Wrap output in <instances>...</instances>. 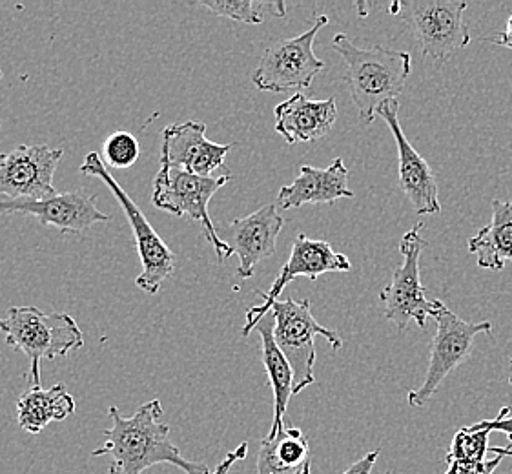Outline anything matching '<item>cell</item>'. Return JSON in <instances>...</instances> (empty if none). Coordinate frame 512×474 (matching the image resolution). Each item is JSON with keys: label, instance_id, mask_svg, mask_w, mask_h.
Instances as JSON below:
<instances>
[{"label": "cell", "instance_id": "cell-1", "mask_svg": "<svg viewBox=\"0 0 512 474\" xmlns=\"http://www.w3.org/2000/svg\"><path fill=\"white\" fill-rule=\"evenodd\" d=\"M112 427L104 431V444L92 456L110 458L108 473L141 474L159 464H170L186 474H212L203 462H190L170 440V427L161 422L163 403H143L132 418H124L117 407H110Z\"/></svg>", "mask_w": 512, "mask_h": 474}, {"label": "cell", "instance_id": "cell-2", "mask_svg": "<svg viewBox=\"0 0 512 474\" xmlns=\"http://www.w3.org/2000/svg\"><path fill=\"white\" fill-rule=\"evenodd\" d=\"M332 46L347 64L343 81L349 86L359 119L365 124L374 123L379 108L398 101L405 90L412 70L410 53L385 46L359 48L345 33L334 35Z\"/></svg>", "mask_w": 512, "mask_h": 474}, {"label": "cell", "instance_id": "cell-3", "mask_svg": "<svg viewBox=\"0 0 512 474\" xmlns=\"http://www.w3.org/2000/svg\"><path fill=\"white\" fill-rule=\"evenodd\" d=\"M0 332L6 343L30 360L33 389H41V361L57 360L84 347V336L70 314H46L37 307H11L0 318Z\"/></svg>", "mask_w": 512, "mask_h": 474}, {"label": "cell", "instance_id": "cell-4", "mask_svg": "<svg viewBox=\"0 0 512 474\" xmlns=\"http://www.w3.org/2000/svg\"><path fill=\"white\" fill-rule=\"evenodd\" d=\"M232 179V174L201 177L188 174L174 166L161 163L154 181V207L177 217H188L190 221L201 223L208 243L216 250L219 261L234 256V250L219 237L212 217L208 212L210 199Z\"/></svg>", "mask_w": 512, "mask_h": 474}, {"label": "cell", "instance_id": "cell-5", "mask_svg": "<svg viewBox=\"0 0 512 474\" xmlns=\"http://www.w3.org/2000/svg\"><path fill=\"white\" fill-rule=\"evenodd\" d=\"M274 316V340L279 351L285 354L292 372H294V394H299L316 382L314 363H316V347L314 340L321 336L330 343L334 351H341L343 340L336 330L327 329L319 323L308 299L296 301L287 298L277 299L272 307Z\"/></svg>", "mask_w": 512, "mask_h": 474}, {"label": "cell", "instance_id": "cell-6", "mask_svg": "<svg viewBox=\"0 0 512 474\" xmlns=\"http://www.w3.org/2000/svg\"><path fill=\"white\" fill-rule=\"evenodd\" d=\"M81 174L101 179L104 185L110 188L115 199L119 201L130 227L134 230L135 245H137L141 263H143V272L139 274V278L135 279V285L144 290L146 294H157L164 279H168L174 274V252L164 243L163 237L155 232V228L148 223L141 208L135 205L134 199L128 196L123 186L113 179L112 174L104 165L101 155L97 152H90L86 155L84 163L81 165Z\"/></svg>", "mask_w": 512, "mask_h": 474}, {"label": "cell", "instance_id": "cell-7", "mask_svg": "<svg viewBox=\"0 0 512 474\" xmlns=\"http://www.w3.org/2000/svg\"><path fill=\"white\" fill-rule=\"evenodd\" d=\"M327 24V15H318L305 33L268 46L252 75L257 90L272 93L308 90L318 73L325 70V62L314 53V41Z\"/></svg>", "mask_w": 512, "mask_h": 474}, {"label": "cell", "instance_id": "cell-8", "mask_svg": "<svg viewBox=\"0 0 512 474\" xmlns=\"http://www.w3.org/2000/svg\"><path fill=\"white\" fill-rule=\"evenodd\" d=\"M423 223L410 228L400 243L403 263L394 270L390 283L379 294L385 307V318L392 321L403 332L410 323H416L425 329L427 318L434 316L440 307V299L425 296V287L421 283L420 259L427 239L421 236Z\"/></svg>", "mask_w": 512, "mask_h": 474}, {"label": "cell", "instance_id": "cell-9", "mask_svg": "<svg viewBox=\"0 0 512 474\" xmlns=\"http://www.w3.org/2000/svg\"><path fill=\"white\" fill-rule=\"evenodd\" d=\"M465 0H401L400 17L409 26L427 59L447 61L452 53L471 44L463 21Z\"/></svg>", "mask_w": 512, "mask_h": 474}, {"label": "cell", "instance_id": "cell-10", "mask_svg": "<svg viewBox=\"0 0 512 474\" xmlns=\"http://www.w3.org/2000/svg\"><path fill=\"white\" fill-rule=\"evenodd\" d=\"M436 336L431 345V361L425 382L420 389L409 392V405L412 407H425L436 391L440 389L443 380L451 374L463 361L469 360L472 352V343L480 334H491V321L461 320L452 310L445 307L441 301L436 314Z\"/></svg>", "mask_w": 512, "mask_h": 474}, {"label": "cell", "instance_id": "cell-11", "mask_svg": "<svg viewBox=\"0 0 512 474\" xmlns=\"http://www.w3.org/2000/svg\"><path fill=\"white\" fill-rule=\"evenodd\" d=\"M352 268L350 259L345 254L336 252L327 241L310 239L305 234H299L292 243L290 258L287 259L285 267L281 268L274 285L268 292L256 290L257 296L263 298V305H254L246 310V323L243 327V336H248L256 329L257 323L267 316L274 307L281 292L287 289L288 283L297 278H308L316 281L319 276L328 272H349Z\"/></svg>", "mask_w": 512, "mask_h": 474}, {"label": "cell", "instance_id": "cell-12", "mask_svg": "<svg viewBox=\"0 0 512 474\" xmlns=\"http://www.w3.org/2000/svg\"><path fill=\"white\" fill-rule=\"evenodd\" d=\"M62 155V148L46 145H21L0 154V199L37 201L57 194L53 176Z\"/></svg>", "mask_w": 512, "mask_h": 474}, {"label": "cell", "instance_id": "cell-13", "mask_svg": "<svg viewBox=\"0 0 512 474\" xmlns=\"http://www.w3.org/2000/svg\"><path fill=\"white\" fill-rule=\"evenodd\" d=\"M97 197L84 188L75 192L53 194L37 201H6L0 199V214L35 216L42 225L59 228L62 234H82L97 223H110L112 216L97 208Z\"/></svg>", "mask_w": 512, "mask_h": 474}, {"label": "cell", "instance_id": "cell-14", "mask_svg": "<svg viewBox=\"0 0 512 474\" xmlns=\"http://www.w3.org/2000/svg\"><path fill=\"white\" fill-rule=\"evenodd\" d=\"M400 103L383 104L378 110L379 117L389 124L390 132L394 135V141L398 146V159H400V190L407 196L410 205L418 216H432L440 214V190L438 181L432 172L431 165L418 154V150L410 145L409 139L403 134L401 128Z\"/></svg>", "mask_w": 512, "mask_h": 474}, {"label": "cell", "instance_id": "cell-15", "mask_svg": "<svg viewBox=\"0 0 512 474\" xmlns=\"http://www.w3.org/2000/svg\"><path fill=\"white\" fill-rule=\"evenodd\" d=\"M232 146L236 145H219L206 139L205 123L170 124L163 130L161 163L194 176L214 177L217 170L225 172V157Z\"/></svg>", "mask_w": 512, "mask_h": 474}, {"label": "cell", "instance_id": "cell-16", "mask_svg": "<svg viewBox=\"0 0 512 474\" xmlns=\"http://www.w3.org/2000/svg\"><path fill=\"white\" fill-rule=\"evenodd\" d=\"M283 227L285 219L277 214L276 203L230 223V241L226 243L239 256V278H252L257 263L276 254L277 236Z\"/></svg>", "mask_w": 512, "mask_h": 474}, {"label": "cell", "instance_id": "cell-17", "mask_svg": "<svg viewBox=\"0 0 512 474\" xmlns=\"http://www.w3.org/2000/svg\"><path fill=\"white\" fill-rule=\"evenodd\" d=\"M349 188V170L338 157L328 168L303 165L292 185L283 186L277 194L276 207L283 210L305 205H332L338 199H352Z\"/></svg>", "mask_w": 512, "mask_h": 474}, {"label": "cell", "instance_id": "cell-18", "mask_svg": "<svg viewBox=\"0 0 512 474\" xmlns=\"http://www.w3.org/2000/svg\"><path fill=\"white\" fill-rule=\"evenodd\" d=\"M274 115L276 132L287 145L314 143L330 134L338 119V106L334 97L312 101L303 93H294L285 103L277 104Z\"/></svg>", "mask_w": 512, "mask_h": 474}, {"label": "cell", "instance_id": "cell-19", "mask_svg": "<svg viewBox=\"0 0 512 474\" xmlns=\"http://www.w3.org/2000/svg\"><path fill=\"white\" fill-rule=\"evenodd\" d=\"M256 330L261 336V358L267 371L268 382L274 392V420L267 436L268 440H272L285 427L288 402L294 396V372L274 340L272 312H268L267 316L257 323Z\"/></svg>", "mask_w": 512, "mask_h": 474}, {"label": "cell", "instance_id": "cell-20", "mask_svg": "<svg viewBox=\"0 0 512 474\" xmlns=\"http://www.w3.org/2000/svg\"><path fill=\"white\" fill-rule=\"evenodd\" d=\"M310 445L299 427H283L265 438L257 454L256 474H312Z\"/></svg>", "mask_w": 512, "mask_h": 474}, {"label": "cell", "instance_id": "cell-21", "mask_svg": "<svg viewBox=\"0 0 512 474\" xmlns=\"http://www.w3.org/2000/svg\"><path fill=\"white\" fill-rule=\"evenodd\" d=\"M469 252L476 254L478 267L503 270L512 263V199L492 201V217L487 227L469 239Z\"/></svg>", "mask_w": 512, "mask_h": 474}, {"label": "cell", "instance_id": "cell-22", "mask_svg": "<svg viewBox=\"0 0 512 474\" xmlns=\"http://www.w3.org/2000/svg\"><path fill=\"white\" fill-rule=\"evenodd\" d=\"M75 413V400L59 383L52 389H30L17 402V420L26 433L39 434L52 422H62Z\"/></svg>", "mask_w": 512, "mask_h": 474}, {"label": "cell", "instance_id": "cell-23", "mask_svg": "<svg viewBox=\"0 0 512 474\" xmlns=\"http://www.w3.org/2000/svg\"><path fill=\"white\" fill-rule=\"evenodd\" d=\"M489 431H478L472 425L461 427L452 438L447 464L476 465L487 462L489 451Z\"/></svg>", "mask_w": 512, "mask_h": 474}, {"label": "cell", "instance_id": "cell-24", "mask_svg": "<svg viewBox=\"0 0 512 474\" xmlns=\"http://www.w3.org/2000/svg\"><path fill=\"white\" fill-rule=\"evenodd\" d=\"M103 152L106 165L112 168H130L139 159L141 146L135 135L117 130L104 141Z\"/></svg>", "mask_w": 512, "mask_h": 474}, {"label": "cell", "instance_id": "cell-25", "mask_svg": "<svg viewBox=\"0 0 512 474\" xmlns=\"http://www.w3.org/2000/svg\"><path fill=\"white\" fill-rule=\"evenodd\" d=\"M199 4L214 11L219 17H226L232 21L245 22V24L263 22L261 11H257V4L252 0H201Z\"/></svg>", "mask_w": 512, "mask_h": 474}, {"label": "cell", "instance_id": "cell-26", "mask_svg": "<svg viewBox=\"0 0 512 474\" xmlns=\"http://www.w3.org/2000/svg\"><path fill=\"white\" fill-rule=\"evenodd\" d=\"M474 429L478 431H498V433H505L509 436L512 442V416L511 407H503L502 411L494 420H483V422L472 423Z\"/></svg>", "mask_w": 512, "mask_h": 474}, {"label": "cell", "instance_id": "cell-27", "mask_svg": "<svg viewBox=\"0 0 512 474\" xmlns=\"http://www.w3.org/2000/svg\"><path fill=\"white\" fill-rule=\"evenodd\" d=\"M502 464V456L496 454V458L487 460L485 464L463 465L449 464V469L445 474H494L498 465Z\"/></svg>", "mask_w": 512, "mask_h": 474}, {"label": "cell", "instance_id": "cell-28", "mask_svg": "<svg viewBox=\"0 0 512 474\" xmlns=\"http://www.w3.org/2000/svg\"><path fill=\"white\" fill-rule=\"evenodd\" d=\"M246 454H248V444H241L239 447H236L234 451H230V453L226 454L225 460L221 462V464L217 465L216 471L212 474H228L230 473V469L234 467V464L237 462H241V460H245Z\"/></svg>", "mask_w": 512, "mask_h": 474}, {"label": "cell", "instance_id": "cell-29", "mask_svg": "<svg viewBox=\"0 0 512 474\" xmlns=\"http://www.w3.org/2000/svg\"><path fill=\"white\" fill-rule=\"evenodd\" d=\"M378 458L379 449H376L372 453L365 454L356 464L350 465L349 469L343 474H370L372 473V467L378 462Z\"/></svg>", "mask_w": 512, "mask_h": 474}, {"label": "cell", "instance_id": "cell-30", "mask_svg": "<svg viewBox=\"0 0 512 474\" xmlns=\"http://www.w3.org/2000/svg\"><path fill=\"white\" fill-rule=\"evenodd\" d=\"M489 42L492 44H498V46H503V48H509L512 50V15L511 19L507 21V26H505V30L502 33H498L494 39H489Z\"/></svg>", "mask_w": 512, "mask_h": 474}, {"label": "cell", "instance_id": "cell-31", "mask_svg": "<svg viewBox=\"0 0 512 474\" xmlns=\"http://www.w3.org/2000/svg\"><path fill=\"white\" fill-rule=\"evenodd\" d=\"M489 451L498 454V456H502V458H505V456L512 458V447H491Z\"/></svg>", "mask_w": 512, "mask_h": 474}, {"label": "cell", "instance_id": "cell-32", "mask_svg": "<svg viewBox=\"0 0 512 474\" xmlns=\"http://www.w3.org/2000/svg\"><path fill=\"white\" fill-rule=\"evenodd\" d=\"M511 365H512V360H511ZM509 383H511V385H512V376H511V378H509Z\"/></svg>", "mask_w": 512, "mask_h": 474}, {"label": "cell", "instance_id": "cell-33", "mask_svg": "<svg viewBox=\"0 0 512 474\" xmlns=\"http://www.w3.org/2000/svg\"><path fill=\"white\" fill-rule=\"evenodd\" d=\"M0 79H2V70H0Z\"/></svg>", "mask_w": 512, "mask_h": 474}]
</instances>
